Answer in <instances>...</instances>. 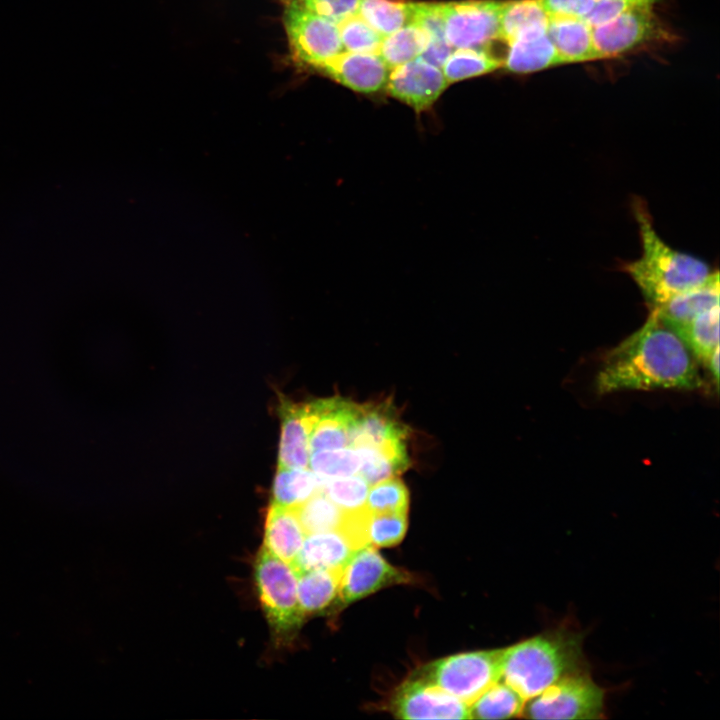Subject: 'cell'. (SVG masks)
<instances>
[{"mask_svg": "<svg viewBox=\"0 0 720 720\" xmlns=\"http://www.w3.org/2000/svg\"><path fill=\"white\" fill-rule=\"evenodd\" d=\"M360 458L352 447L320 450L310 454L309 468L324 480L358 474Z\"/></svg>", "mask_w": 720, "mask_h": 720, "instance_id": "32", "label": "cell"}, {"mask_svg": "<svg viewBox=\"0 0 720 720\" xmlns=\"http://www.w3.org/2000/svg\"><path fill=\"white\" fill-rule=\"evenodd\" d=\"M391 710L401 719H470L466 703L417 678L397 689Z\"/></svg>", "mask_w": 720, "mask_h": 720, "instance_id": "12", "label": "cell"}, {"mask_svg": "<svg viewBox=\"0 0 720 720\" xmlns=\"http://www.w3.org/2000/svg\"><path fill=\"white\" fill-rule=\"evenodd\" d=\"M407 530V512L370 513L366 533L373 547H390L398 544Z\"/></svg>", "mask_w": 720, "mask_h": 720, "instance_id": "36", "label": "cell"}, {"mask_svg": "<svg viewBox=\"0 0 720 720\" xmlns=\"http://www.w3.org/2000/svg\"><path fill=\"white\" fill-rule=\"evenodd\" d=\"M306 535L339 530L345 511L320 490L296 508Z\"/></svg>", "mask_w": 720, "mask_h": 720, "instance_id": "30", "label": "cell"}, {"mask_svg": "<svg viewBox=\"0 0 720 720\" xmlns=\"http://www.w3.org/2000/svg\"><path fill=\"white\" fill-rule=\"evenodd\" d=\"M314 70L364 94H373L383 89L390 72V68L378 53L349 51L340 52Z\"/></svg>", "mask_w": 720, "mask_h": 720, "instance_id": "13", "label": "cell"}, {"mask_svg": "<svg viewBox=\"0 0 720 720\" xmlns=\"http://www.w3.org/2000/svg\"><path fill=\"white\" fill-rule=\"evenodd\" d=\"M406 428L397 420L391 406L382 403L359 405L350 435V447H405Z\"/></svg>", "mask_w": 720, "mask_h": 720, "instance_id": "16", "label": "cell"}, {"mask_svg": "<svg viewBox=\"0 0 720 720\" xmlns=\"http://www.w3.org/2000/svg\"><path fill=\"white\" fill-rule=\"evenodd\" d=\"M600 59L617 57L646 43L669 38L654 6L639 7L592 27Z\"/></svg>", "mask_w": 720, "mask_h": 720, "instance_id": "9", "label": "cell"}, {"mask_svg": "<svg viewBox=\"0 0 720 720\" xmlns=\"http://www.w3.org/2000/svg\"><path fill=\"white\" fill-rule=\"evenodd\" d=\"M356 13L385 37L411 21V2L402 0H359Z\"/></svg>", "mask_w": 720, "mask_h": 720, "instance_id": "28", "label": "cell"}, {"mask_svg": "<svg viewBox=\"0 0 720 720\" xmlns=\"http://www.w3.org/2000/svg\"><path fill=\"white\" fill-rule=\"evenodd\" d=\"M525 699L511 686L497 681L469 705L472 719H507L521 716Z\"/></svg>", "mask_w": 720, "mask_h": 720, "instance_id": "25", "label": "cell"}, {"mask_svg": "<svg viewBox=\"0 0 720 720\" xmlns=\"http://www.w3.org/2000/svg\"><path fill=\"white\" fill-rule=\"evenodd\" d=\"M702 384L691 352L654 310H650L638 330L607 353L595 380L600 394L620 390H693Z\"/></svg>", "mask_w": 720, "mask_h": 720, "instance_id": "1", "label": "cell"}, {"mask_svg": "<svg viewBox=\"0 0 720 720\" xmlns=\"http://www.w3.org/2000/svg\"><path fill=\"white\" fill-rule=\"evenodd\" d=\"M448 85L442 69L419 56L391 68L385 87L390 96L420 114L431 109Z\"/></svg>", "mask_w": 720, "mask_h": 720, "instance_id": "11", "label": "cell"}, {"mask_svg": "<svg viewBox=\"0 0 720 720\" xmlns=\"http://www.w3.org/2000/svg\"><path fill=\"white\" fill-rule=\"evenodd\" d=\"M343 568L298 573L297 594L303 615L319 612L338 595Z\"/></svg>", "mask_w": 720, "mask_h": 720, "instance_id": "22", "label": "cell"}, {"mask_svg": "<svg viewBox=\"0 0 720 720\" xmlns=\"http://www.w3.org/2000/svg\"><path fill=\"white\" fill-rule=\"evenodd\" d=\"M306 536L296 558L290 564L297 574L315 569L344 568L357 551L339 530Z\"/></svg>", "mask_w": 720, "mask_h": 720, "instance_id": "19", "label": "cell"}, {"mask_svg": "<svg viewBox=\"0 0 720 720\" xmlns=\"http://www.w3.org/2000/svg\"><path fill=\"white\" fill-rule=\"evenodd\" d=\"M582 634L558 628L503 649L500 680L528 700L585 669Z\"/></svg>", "mask_w": 720, "mask_h": 720, "instance_id": "3", "label": "cell"}, {"mask_svg": "<svg viewBox=\"0 0 720 720\" xmlns=\"http://www.w3.org/2000/svg\"><path fill=\"white\" fill-rule=\"evenodd\" d=\"M429 42L428 34L414 23H408L382 38L378 54L391 69L421 56Z\"/></svg>", "mask_w": 720, "mask_h": 720, "instance_id": "26", "label": "cell"}, {"mask_svg": "<svg viewBox=\"0 0 720 720\" xmlns=\"http://www.w3.org/2000/svg\"><path fill=\"white\" fill-rule=\"evenodd\" d=\"M604 691L585 669L559 679L525 701L521 716L530 719H599Z\"/></svg>", "mask_w": 720, "mask_h": 720, "instance_id": "5", "label": "cell"}, {"mask_svg": "<svg viewBox=\"0 0 720 720\" xmlns=\"http://www.w3.org/2000/svg\"><path fill=\"white\" fill-rule=\"evenodd\" d=\"M452 51L453 48L447 41H430L421 54V57L427 62L441 68Z\"/></svg>", "mask_w": 720, "mask_h": 720, "instance_id": "41", "label": "cell"}, {"mask_svg": "<svg viewBox=\"0 0 720 720\" xmlns=\"http://www.w3.org/2000/svg\"><path fill=\"white\" fill-rule=\"evenodd\" d=\"M719 272H710L697 285L675 295L654 310L671 330L688 323L700 313L719 305Z\"/></svg>", "mask_w": 720, "mask_h": 720, "instance_id": "18", "label": "cell"}, {"mask_svg": "<svg viewBox=\"0 0 720 720\" xmlns=\"http://www.w3.org/2000/svg\"><path fill=\"white\" fill-rule=\"evenodd\" d=\"M282 5V23L295 62L314 69L344 51L335 22L288 0Z\"/></svg>", "mask_w": 720, "mask_h": 720, "instance_id": "7", "label": "cell"}, {"mask_svg": "<svg viewBox=\"0 0 720 720\" xmlns=\"http://www.w3.org/2000/svg\"><path fill=\"white\" fill-rule=\"evenodd\" d=\"M306 533L299 521L296 508L270 505L265 522L264 547L283 561L291 564L296 558Z\"/></svg>", "mask_w": 720, "mask_h": 720, "instance_id": "21", "label": "cell"}, {"mask_svg": "<svg viewBox=\"0 0 720 720\" xmlns=\"http://www.w3.org/2000/svg\"><path fill=\"white\" fill-rule=\"evenodd\" d=\"M549 15L542 0L503 1L499 37L509 42L519 33L533 27L547 26Z\"/></svg>", "mask_w": 720, "mask_h": 720, "instance_id": "27", "label": "cell"}, {"mask_svg": "<svg viewBox=\"0 0 720 720\" xmlns=\"http://www.w3.org/2000/svg\"><path fill=\"white\" fill-rule=\"evenodd\" d=\"M410 23L421 27L428 34L429 42L447 41L444 33L441 3L411 2Z\"/></svg>", "mask_w": 720, "mask_h": 720, "instance_id": "37", "label": "cell"}, {"mask_svg": "<svg viewBox=\"0 0 720 720\" xmlns=\"http://www.w3.org/2000/svg\"><path fill=\"white\" fill-rule=\"evenodd\" d=\"M315 421L309 437L310 454L350 447L351 430L359 405L342 398L312 401Z\"/></svg>", "mask_w": 720, "mask_h": 720, "instance_id": "14", "label": "cell"}, {"mask_svg": "<svg viewBox=\"0 0 720 720\" xmlns=\"http://www.w3.org/2000/svg\"><path fill=\"white\" fill-rule=\"evenodd\" d=\"M409 503L405 484L390 477L372 485L369 489L365 508L370 513L407 512Z\"/></svg>", "mask_w": 720, "mask_h": 720, "instance_id": "34", "label": "cell"}, {"mask_svg": "<svg viewBox=\"0 0 720 720\" xmlns=\"http://www.w3.org/2000/svg\"><path fill=\"white\" fill-rule=\"evenodd\" d=\"M691 354L707 366L719 349V305H716L674 330Z\"/></svg>", "mask_w": 720, "mask_h": 720, "instance_id": "23", "label": "cell"}, {"mask_svg": "<svg viewBox=\"0 0 720 720\" xmlns=\"http://www.w3.org/2000/svg\"><path fill=\"white\" fill-rule=\"evenodd\" d=\"M632 210L642 251L638 259L625 262L622 271L635 282L653 309L697 285L711 271L706 262L672 248L660 237L644 200L635 198Z\"/></svg>", "mask_w": 720, "mask_h": 720, "instance_id": "2", "label": "cell"}, {"mask_svg": "<svg viewBox=\"0 0 720 720\" xmlns=\"http://www.w3.org/2000/svg\"><path fill=\"white\" fill-rule=\"evenodd\" d=\"M598 0H542L549 16H567L585 19Z\"/></svg>", "mask_w": 720, "mask_h": 720, "instance_id": "40", "label": "cell"}, {"mask_svg": "<svg viewBox=\"0 0 720 720\" xmlns=\"http://www.w3.org/2000/svg\"><path fill=\"white\" fill-rule=\"evenodd\" d=\"M501 0H461L441 3L444 33L453 49L485 48L500 39Z\"/></svg>", "mask_w": 720, "mask_h": 720, "instance_id": "8", "label": "cell"}, {"mask_svg": "<svg viewBox=\"0 0 720 720\" xmlns=\"http://www.w3.org/2000/svg\"><path fill=\"white\" fill-rule=\"evenodd\" d=\"M360 458L358 474L361 475L369 485L401 473L406 470L409 464L407 453H398L376 447L354 448Z\"/></svg>", "mask_w": 720, "mask_h": 720, "instance_id": "31", "label": "cell"}, {"mask_svg": "<svg viewBox=\"0 0 720 720\" xmlns=\"http://www.w3.org/2000/svg\"><path fill=\"white\" fill-rule=\"evenodd\" d=\"M293 567L264 546L255 561V582L266 617L278 632H287L303 620Z\"/></svg>", "mask_w": 720, "mask_h": 720, "instance_id": "6", "label": "cell"}, {"mask_svg": "<svg viewBox=\"0 0 720 720\" xmlns=\"http://www.w3.org/2000/svg\"><path fill=\"white\" fill-rule=\"evenodd\" d=\"M503 649L461 653L423 666L417 679L461 700L468 706L500 680Z\"/></svg>", "mask_w": 720, "mask_h": 720, "instance_id": "4", "label": "cell"}, {"mask_svg": "<svg viewBox=\"0 0 720 720\" xmlns=\"http://www.w3.org/2000/svg\"><path fill=\"white\" fill-rule=\"evenodd\" d=\"M500 67L502 60L490 54L486 48H457L453 49L441 69L450 84L490 73Z\"/></svg>", "mask_w": 720, "mask_h": 720, "instance_id": "29", "label": "cell"}, {"mask_svg": "<svg viewBox=\"0 0 720 720\" xmlns=\"http://www.w3.org/2000/svg\"><path fill=\"white\" fill-rule=\"evenodd\" d=\"M409 581L407 572L389 564L373 546H365L344 566L336 598L345 607L386 586Z\"/></svg>", "mask_w": 720, "mask_h": 720, "instance_id": "10", "label": "cell"}, {"mask_svg": "<svg viewBox=\"0 0 720 720\" xmlns=\"http://www.w3.org/2000/svg\"><path fill=\"white\" fill-rule=\"evenodd\" d=\"M336 24L356 13L359 0H288Z\"/></svg>", "mask_w": 720, "mask_h": 720, "instance_id": "39", "label": "cell"}, {"mask_svg": "<svg viewBox=\"0 0 720 720\" xmlns=\"http://www.w3.org/2000/svg\"><path fill=\"white\" fill-rule=\"evenodd\" d=\"M507 44L502 67L509 72L527 74L562 64L548 36L547 26L525 30Z\"/></svg>", "mask_w": 720, "mask_h": 720, "instance_id": "17", "label": "cell"}, {"mask_svg": "<svg viewBox=\"0 0 720 720\" xmlns=\"http://www.w3.org/2000/svg\"><path fill=\"white\" fill-rule=\"evenodd\" d=\"M707 367L710 369L712 376L715 379V383L718 386L719 381V349H717L709 359Z\"/></svg>", "mask_w": 720, "mask_h": 720, "instance_id": "42", "label": "cell"}, {"mask_svg": "<svg viewBox=\"0 0 720 720\" xmlns=\"http://www.w3.org/2000/svg\"><path fill=\"white\" fill-rule=\"evenodd\" d=\"M324 481L309 467H278L273 483V503L297 508L322 490Z\"/></svg>", "mask_w": 720, "mask_h": 720, "instance_id": "24", "label": "cell"}, {"mask_svg": "<svg viewBox=\"0 0 720 720\" xmlns=\"http://www.w3.org/2000/svg\"><path fill=\"white\" fill-rule=\"evenodd\" d=\"M659 0H598L584 19L591 27L601 25L629 10L654 6Z\"/></svg>", "mask_w": 720, "mask_h": 720, "instance_id": "38", "label": "cell"}, {"mask_svg": "<svg viewBox=\"0 0 720 720\" xmlns=\"http://www.w3.org/2000/svg\"><path fill=\"white\" fill-rule=\"evenodd\" d=\"M369 483L359 474L324 481L322 491L342 510L349 512L365 507Z\"/></svg>", "mask_w": 720, "mask_h": 720, "instance_id": "33", "label": "cell"}, {"mask_svg": "<svg viewBox=\"0 0 720 720\" xmlns=\"http://www.w3.org/2000/svg\"><path fill=\"white\" fill-rule=\"evenodd\" d=\"M547 33L562 64L600 59L593 41L592 27L584 19L549 16Z\"/></svg>", "mask_w": 720, "mask_h": 720, "instance_id": "20", "label": "cell"}, {"mask_svg": "<svg viewBox=\"0 0 720 720\" xmlns=\"http://www.w3.org/2000/svg\"><path fill=\"white\" fill-rule=\"evenodd\" d=\"M280 415L278 467L308 468L309 437L315 421L311 402L296 404L284 400L281 404Z\"/></svg>", "mask_w": 720, "mask_h": 720, "instance_id": "15", "label": "cell"}, {"mask_svg": "<svg viewBox=\"0 0 720 720\" xmlns=\"http://www.w3.org/2000/svg\"><path fill=\"white\" fill-rule=\"evenodd\" d=\"M343 49L357 53H378L382 36L357 13L337 23Z\"/></svg>", "mask_w": 720, "mask_h": 720, "instance_id": "35", "label": "cell"}]
</instances>
